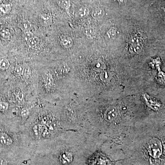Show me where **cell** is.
Masks as SVG:
<instances>
[{
  "label": "cell",
  "mask_w": 165,
  "mask_h": 165,
  "mask_svg": "<svg viewBox=\"0 0 165 165\" xmlns=\"http://www.w3.org/2000/svg\"><path fill=\"white\" fill-rule=\"evenodd\" d=\"M101 150L116 165H165V121L147 118Z\"/></svg>",
  "instance_id": "obj_1"
},
{
  "label": "cell",
  "mask_w": 165,
  "mask_h": 165,
  "mask_svg": "<svg viewBox=\"0 0 165 165\" xmlns=\"http://www.w3.org/2000/svg\"><path fill=\"white\" fill-rule=\"evenodd\" d=\"M87 110L95 136L102 138L105 143L118 138L149 118L140 97L136 95L113 100H94L87 103Z\"/></svg>",
  "instance_id": "obj_2"
},
{
  "label": "cell",
  "mask_w": 165,
  "mask_h": 165,
  "mask_svg": "<svg viewBox=\"0 0 165 165\" xmlns=\"http://www.w3.org/2000/svg\"><path fill=\"white\" fill-rule=\"evenodd\" d=\"M86 165H116V162L112 160L101 149H99L89 156Z\"/></svg>",
  "instance_id": "obj_3"
},
{
  "label": "cell",
  "mask_w": 165,
  "mask_h": 165,
  "mask_svg": "<svg viewBox=\"0 0 165 165\" xmlns=\"http://www.w3.org/2000/svg\"><path fill=\"white\" fill-rule=\"evenodd\" d=\"M74 154L71 151H66L62 154L60 161L63 165H69L74 162Z\"/></svg>",
  "instance_id": "obj_4"
},
{
  "label": "cell",
  "mask_w": 165,
  "mask_h": 165,
  "mask_svg": "<svg viewBox=\"0 0 165 165\" xmlns=\"http://www.w3.org/2000/svg\"><path fill=\"white\" fill-rule=\"evenodd\" d=\"M91 67L93 70L96 72H100L107 69V66L105 63L101 61H96L91 64Z\"/></svg>",
  "instance_id": "obj_5"
},
{
  "label": "cell",
  "mask_w": 165,
  "mask_h": 165,
  "mask_svg": "<svg viewBox=\"0 0 165 165\" xmlns=\"http://www.w3.org/2000/svg\"><path fill=\"white\" fill-rule=\"evenodd\" d=\"M40 21L43 26H47L52 23V16L48 13L41 14L40 15Z\"/></svg>",
  "instance_id": "obj_6"
},
{
  "label": "cell",
  "mask_w": 165,
  "mask_h": 165,
  "mask_svg": "<svg viewBox=\"0 0 165 165\" xmlns=\"http://www.w3.org/2000/svg\"><path fill=\"white\" fill-rule=\"evenodd\" d=\"M0 142L5 145H9L12 144V140L5 132H0Z\"/></svg>",
  "instance_id": "obj_7"
},
{
  "label": "cell",
  "mask_w": 165,
  "mask_h": 165,
  "mask_svg": "<svg viewBox=\"0 0 165 165\" xmlns=\"http://www.w3.org/2000/svg\"><path fill=\"white\" fill-rule=\"evenodd\" d=\"M61 44L63 48H70L73 45V41L71 37L65 36L62 39Z\"/></svg>",
  "instance_id": "obj_8"
},
{
  "label": "cell",
  "mask_w": 165,
  "mask_h": 165,
  "mask_svg": "<svg viewBox=\"0 0 165 165\" xmlns=\"http://www.w3.org/2000/svg\"><path fill=\"white\" fill-rule=\"evenodd\" d=\"M104 10L101 8H96L93 10L92 12V16L95 19H98L102 18L104 15Z\"/></svg>",
  "instance_id": "obj_9"
},
{
  "label": "cell",
  "mask_w": 165,
  "mask_h": 165,
  "mask_svg": "<svg viewBox=\"0 0 165 165\" xmlns=\"http://www.w3.org/2000/svg\"><path fill=\"white\" fill-rule=\"evenodd\" d=\"M84 34L88 39H93L96 37V30L93 28H88L84 29Z\"/></svg>",
  "instance_id": "obj_10"
},
{
  "label": "cell",
  "mask_w": 165,
  "mask_h": 165,
  "mask_svg": "<svg viewBox=\"0 0 165 165\" xmlns=\"http://www.w3.org/2000/svg\"><path fill=\"white\" fill-rule=\"evenodd\" d=\"M143 50L142 44L132 45L129 49V52L132 54H139Z\"/></svg>",
  "instance_id": "obj_11"
},
{
  "label": "cell",
  "mask_w": 165,
  "mask_h": 165,
  "mask_svg": "<svg viewBox=\"0 0 165 165\" xmlns=\"http://www.w3.org/2000/svg\"><path fill=\"white\" fill-rule=\"evenodd\" d=\"M11 10V6L9 4L2 3L0 5V13L6 15L9 13Z\"/></svg>",
  "instance_id": "obj_12"
},
{
  "label": "cell",
  "mask_w": 165,
  "mask_h": 165,
  "mask_svg": "<svg viewBox=\"0 0 165 165\" xmlns=\"http://www.w3.org/2000/svg\"><path fill=\"white\" fill-rule=\"evenodd\" d=\"M78 16L81 18H85L87 17L89 14V9L86 7H82L79 9L78 12Z\"/></svg>",
  "instance_id": "obj_13"
},
{
  "label": "cell",
  "mask_w": 165,
  "mask_h": 165,
  "mask_svg": "<svg viewBox=\"0 0 165 165\" xmlns=\"http://www.w3.org/2000/svg\"><path fill=\"white\" fill-rule=\"evenodd\" d=\"M57 2L59 6L67 10H68L70 7V0H58Z\"/></svg>",
  "instance_id": "obj_14"
},
{
  "label": "cell",
  "mask_w": 165,
  "mask_h": 165,
  "mask_svg": "<svg viewBox=\"0 0 165 165\" xmlns=\"http://www.w3.org/2000/svg\"><path fill=\"white\" fill-rule=\"evenodd\" d=\"M28 41V44L30 48H34L37 46L40 42V40L36 36H33Z\"/></svg>",
  "instance_id": "obj_15"
},
{
  "label": "cell",
  "mask_w": 165,
  "mask_h": 165,
  "mask_svg": "<svg viewBox=\"0 0 165 165\" xmlns=\"http://www.w3.org/2000/svg\"><path fill=\"white\" fill-rule=\"evenodd\" d=\"M117 30L115 28H111L106 35V39L108 40H113L115 39L116 36Z\"/></svg>",
  "instance_id": "obj_16"
},
{
  "label": "cell",
  "mask_w": 165,
  "mask_h": 165,
  "mask_svg": "<svg viewBox=\"0 0 165 165\" xmlns=\"http://www.w3.org/2000/svg\"><path fill=\"white\" fill-rule=\"evenodd\" d=\"M19 27L24 32L30 31L31 28H32V25L29 22H21L20 24H19Z\"/></svg>",
  "instance_id": "obj_17"
},
{
  "label": "cell",
  "mask_w": 165,
  "mask_h": 165,
  "mask_svg": "<svg viewBox=\"0 0 165 165\" xmlns=\"http://www.w3.org/2000/svg\"><path fill=\"white\" fill-rule=\"evenodd\" d=\"M9 65V62L7 59H3L0 61V68L5 70L8 68Z\"/></svg>",
  "instance_id": "obj_18"
},
{
  "label": "cell",
  "mask_w": 165,
  "mask_h": 165,
  "mask_svg": "<svg viewBox=\"0 0 165 165\" xmlns=\"http://www.w3.org/2000/svg\"><path fill=\"white\" fill-rule=\"evenodd\" d=\"M143 41V40L142 38H141V37H137V36H136V37L135 36V37H132L130 40V42L131 43L132 45L142 44Z\"/></svg>",
  "instance_id": "obj_19"
},
{
  "label": "cell",
  "mask_w": 165,
  "mask_h": 165,
  "mask_svg": "<svg viewBox=\"0 0 165 165\" xmlns=\"http://www.w3.org/2000/svg\"><path fill=\"white\" fill-rule=\"evenodd\" d=\"M1 36L4 39H9L10 36L9 31L8 29H3L0 32Z\"/></svg>",
  "instance_id": "obj_20"
},
{
  "label": "cell",
  "mask_w": 165,
  "mask_h": 165,
  "mask_svg": "<svg viewBox=\"0 0 165 165\" xmlns=\"http://www.w3.org/2000/svg\"><path fill=\"white\" fill-rule=\"evenodd\" d=\"M24 66L23 65H19L16 68L15 72L17 74L20 75L23 73V70H24Z\"/></svg>",
  "instance_id": "obj_21"
},
{
  "label": "cell",
  "mask_w": 165,
  "mask_h": 165,
  "mask_svg": "<svg viewBox=\"0 0 165 165\" xmlns=\"http://www.w3.org/2000/svg\"><path fill=\"white\" fill-rule=\"evenodd\" d=\"M45 81L47 84H52L53 82V78L52 75L48 74L45 76Z\"/></svg>",
  "instance_id": "obj_22"
},
{
  "label": "cell",
  "mask_w": 165,
  "mask_h": 165,
  "mask_svg": "<svg viewBox=\"0 0 165 165\" xmlns=\"http://www.w3.org/2000/svg\"><path fill=\"white\" fill-rule=\"evenodd\" d=\"M8 108V104L6 102H0V111H5Z\"/></svg>",
  "instance_id": "obj_23"
},
{
  "label": "cell",
  "mask_w": 165,
  "mask_h": 165,
  "mask_svg": "<svg viewBox=\"0 0 165 165\" xmlns=\"http://www.w3.org/2000/svg\"><path fill=\"white\" fill-rule=\"evenodd\" d=\"M24 38L27 39V41L33 36V34L30 31L24 32Z\"/></svg>",
  "instance_id": "obj_24"
},
{
  "label": "cell",
  "mask_w": 165,
  "mask_h": 165,
  "mask_svg": "<svg viewBox=\"0 0 165 165\" xmlns=\"http://www.w3.org/2000/svg\"><path fill=\"white\" fill-rule=\"evenodd\" d=\"M23 73L24 74V76L26 77H28L29 76V74L30 73V69H29V68L28 67H24Z\"/></svg>",
  "instance_id": "obj_25"
},
{
  "label": "cell",
  "mask_w": 165,
  "mask_h": 165,
  "mask_svg": "<svg viewBox=\"0 0 165 165\" xmlns=\"http://www.w3.org/2000/svg\"><path fill=\"white\" fill-rule=\"evenodd\" d=\"M21 115L23 118H26L28 116V110L25 109L22 110L21 112Z\"/></svg>",
  "instance_id": "obj_26"
},
{
  "label": "cell",
  "mask_w": 165,
  "mask_h": 165,
  "mask_svg": "<svg viewBox=\"0 0 165 165\" xmlns=\"http://www.w3.org/2000/svg\"><path fill=\"white\" fill-rule=\"evenodd\" d=\"M0 165H8V163L5 159L0 158Z\"/></svg>",
  "instance_id": "obj_27"
}]
</instances>
